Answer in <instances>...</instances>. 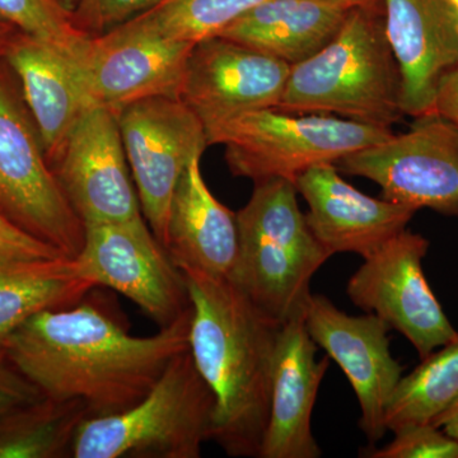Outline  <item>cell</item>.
Returning a JSON list of instances; mask_svg holds the SVG:
<instances>
[{
    "label": "cell",
    "mask_w": 458,
    "mask_h": 458,
    "mask_svg": "<svg viewBox=\"0 0 458 458\" xmlns=\"http://www.w3.org/2000/svg\"><path fill=\"white\" fill-rule=\"evenodd\" d=\"M191 312L156 335L134 336L90 291L73 306L32 316L3 342L45 396L78 400L89 418L107 417L140 403L188 351Z\"/></svg>",
    "instance_id": "6da1fadb"
},
{
    "label": "cell",
    "mask_w": 458,
    "mask_h": 458,
    "mask_svg": "<svg viewBox=\"0 0 458 458\" xmlns=\"http://www.w3.org/2000/svg\"><path fill=\"white\" fill-rule=\"evenodd\" d=\"M182 273L192 309L190 352L216 400L212 439L229 456L259 457L282 324L228 278Z\"/></svg>",
    "instance_id": "7a4b0ae2"
},
{
    "label": "cell",
    "mask_w": 458,
    "mask_h": 458,
    "mask_svg": "<svg viewBox=\"0 0 458 458\" xmlns=\"http://www.w3.org/2000/svg\"><path fill=\"white\" fill-rule=\"evenodd\" d=\"M376 2L354 5L327 47L291 66L278 110L337 114L384 128L400 122L399 66L386 35L385 11L373 12Z\"/></svg>",
    "instance_id": "3957f363"
},
{
    "label": "cell",
    "mask_w": 458,
    "mask_h": 458,
    "mask_svg": "<svg viewBox=\"0 0 458 458\" xmlns=\"http://www.w3.org/2000/svg\"><path fill=\"white\" fill-rule=\"evenodd\" d=\"M297 194L292 181L255 182L236 213L238 255L228 278L282 325L304 313L313 276L331 258L307 225Z\"/></svg>",
    "instance_id": "277c9868"
},
{
    "label": "cell",
    "mask_w": 458,
    "mask_h": 458,
    "mask_svg": "<svg viewBox=\"0 0 458 458\" xmlns=\"http://www.w3.org/2000/svg\"><path fill=\"white\" fill-rule=\"evenodd\" d=\"M216 400L190 349L131 408L89 418L75 436L73 458H199L212 441Z\"/></svg>",
    "instance_id": "5b68a950"
},
{
    "label": "cell",
    "mask_w": 458,
    "mask_h": 458,
    "mask_svg": "<svg viewBox=\"0 0 458 458\" xmlns=\"http://www.w3.org/2000/svg\"><path fill=\"white\" fill-rule=\"evenodd\" d=\"M208 144L225 146L229 171L255 182H294L315 165L333 164L388 140L391 128L327 114L284 113L278 108L250 111L214 123Z\"/></svg>",
    "instance_id": "8992f818"
},
{
    "label": "cell",
    "mask_w": 458,
    "mask_h": 458,
    "mask_svg": "<svg viewBox=\"0 0 458 458\" xmlns=\"http://www.w3.org/2000/svg\"><path fill=\"white\" fill-rule=\"evenodd\" d=\"M14 84L0 66V214L65 258L75 259L86 227L51 170L20 86Z\"/></svg>",
    "instance_id": "52a82bcc"
},
{
    "label": "cell",
    "mask_w": 458,
    "mask_h": 458,
    "mask_svg": "<svg viewBox=\"0 0 458 458\" xmlns=\"http://www.w3.org/2000/svg\"><path fill=\"white\" fill-rule=\"evenodd\" d=\"M73 260L81 278L125 295L159 328L191 311L185 276L144 216L86 225L82 250Z\"/></svg>",
    "instance_id": "ba28073f"
},
{
    "label": "cell",
    "mask_w": 458,
    "mask_h": 458,
    "mask_svg": "<svg viewBox=\"0 0 458 458\" xmlns=\"http://www.w3.org/2000/svg\"><path fill=\"white\" fill-rule=\"evenodd\" d=\"M342 174L382 189V198L458 216V126L437 113L415 117L408 131L337 161Z\"/></svg>",
    "instance_id": "9c48e42d"
},
{
    "label": "cell",
    "mask_w": 458,
    "mask_h": 458,
    "mask_svg": "<svg viewBox=\"0 0 458 458\" xmlns=\"http://www.w3.org/2000/svg\"><path fill=\"white\" fill-rule=\"evenodd\" d=\"M116 114L141 213L165 247L174 190L209 147L204 123L174 96L141 99Z\"/></svg>",
    "instance_id": "30bf717a"
},
{
    "label": "cell",
    "mask_w": 458,
    "mask_h": 458,
    "mask_svg": "<svg viewBox=\"0 0 458 458\" xmlns=\"http://www.w3.org/2000/svg\"><path fill=\"white\" fill-rule=\"evenodd\" d=\"M428 249L426 237L406 228L364 259L346 285L352 304L403 334L420 360L458 333L424 276Z\"/></svg>",
    "instance_id": "8fae6325"
},
{
    "label": "cell",
    "mask_w": 458,
    "mask_h": 458,
    "mask_svg": "<svg viewBox=\"0 0 458 458\" xmlns=\"http://www.w3.org/2000/svg\"><path fill=\"white\" fill-rule=\"evenodd\" d=\"M195 44L172 40L131 20L105 35L89 38L73 57L90 105L117 114L141 99L180 98Z\"/></svg>",
    "instance_id": "7c38bea8"
},
{
    "label": "cell",
    "mask_w": 458,
    "mask_h": 458,
    "mask_svg": "<svg viewBox=\"0 0 458 458\" xmlns=\"http://www.w3.org/2000/svg\"><path fill=\"white\" fill-rule=\"evenodd\" d=\"M50 167L84 227L143 216L117 114L108 108L81 114Z\"/></svg>",
    "instance_id": "4fadbf2b"
},
{
    "label": "cell",
    "mask_w": 458,
    "mask_h": 458,
    "mask_svg": "<svg viewBox=\"0 0 458 458\" xmlns=\"http://www.w3.org/2000/svg\"><path fill=\"white\" fill-rule=\"evenodd\" d=\"M304 324L313 342L339 364L360 405V429L370 443L387 432L386 410L403 377L390 351V327L373 313L346 315L328 298L311 294Z\"/></svg>",
    "instance_id": "5bb4252c"
},
{
    "label": "cell",
    "mask_w": 458,
    "mask_h": 458,
    "mask_svg": "<svg viewBox=\"0 0 458 458\" xmlns=\"http://www.w3.org/2000/svg\"><path fill=\"white\" fill-rule=\"evenodd\" d=\"M289 72L291 65L276 57L212 36L192 47L180 98L207 129L241 114L278 107Z\"/></svg>",
    "instance_id": "9a60e30c"
},
{
    "label": "cell",
    "mask_w": 458,
    "mask_h": 458,
    "mask_svg": "<svg viewBox=\"0 0 458 458\" xmlns=\"http://www.w3.org/2000/svg\"><path fill=\"white\" fill-rule=\"evenodd\" d=\"M309 204L307 225L328 255L366 259L408 228L417 209L363 194L346 182L333 164L315 165L294 181Z\"/></svg>",
    "instance_id": "2e32d148"
},
{
    "label": "cell",
    "mask_w": 458,
    "mask_h": 458,
    "mask_svg": "<svg viewBox=\"0 0 458 458\" xmlns=\"http://www.w3.org/2000/svg\"><path fill=\"white\" fill-rule=\"evenodd\" d=\"M386 35L399 66L401 110L434 113L442 78L458 65V16L445 0H381Z\"/></svg>",
    "instance_id": "e0dca14e"
},
{
    "label": "cell",
    "mask_w": 458,
    "mask_h": 458,
    "mask_svg": "<svg viewBox=\"0 0 458 458\" xmlns=\"http://www.w3.org/2000/svg\"><path fill=\"white\" fill-rule=\"evenodd\" d=\"M318 349L304 324V313L282 325L274 360L269 420L259 457L321 456L311 417L330 358L318 360Z\"/></svg>",
    "instance_id": "ac0fdd59"
},
{
    "label": "cell",
    "mask_w": 458,
    "mask_h": 458,
    "mask_svg": "<svg viewBox=\"0 0 458 458\" xmlns=\"http://www.w3.org/2000/svg\"><path fill=\"white\" fill-rule=\"evenodd\" d=\"M3 60L16 77L50 164L81 114L92 106L74 57L55 45L17 32Z\"/></svg>",
    "instance_id": "d6986e66"
},
{
    "label": "cell",
    "mask_w": 458,
    "mask_h": 458,
    "mask_svg": "<svg viewBox=\"0 0 458 458\" xmlns=\"http://www.w3.org/2000/svg\"><path fill=\"white\" fill-rule=\"evenodd\" d=\"M200 162H190L174 190L165 249L180 270L229 278L238 255L237 214L210 192Z\"/></svg>",
    "instance_id": "ffe728a7"
},
{
    "label": "cell",
    "mask_w": 458,
    "mask_h": 458,
    "mask_svg": "<svg viewBox=\"0 0 458 458\" xmlns=\"http://www.w3.org/2000/svg\"><path fill=\"white\" fill-rule=\"evenodd\" d=\"M357 4L348 0H269L216 36L293 66L327 47Z\"/></svg>",
    "instance_id": "44dd1931"
},
{
    "label": "cell",
    "mask_w": 458,
    "mask_h": 458,
    "mask_svg": "<svg viewBox=\"0 0 458 458\" xmlns=\"http://www.w3.org/2000/svg\"><path fill=\"white\" fill-rule=\"evenodd\" d=\"M93 289L73 259L0 256V339L38 313L73 306Z\"/></svg>",
    "instance_id": "7402d4cb"
},
{
    "label": "cell",
    "mask_w": 458,
    "mask_h": 458,
    "mask_svg": "<svg viewBox=\"0 0 458 458\" xmlns=\"http://www.w3.org/2000/svg\"><path fill=\"white\" fill-rule=\"evenodd\" d=\"M89 411L78 400L44 396L0 415V458L73 457Z\"/></svg>",
    "instance_id": "603a6c76"
},
{
    "label": "cell",
    "mask_w": 458,
    "mask_h": 458,
    "mask_svg": "<svg viewBox=\"0 0 458 458\" xmlns=\"http://www.w3.org/2000/svg\"><path fill=\"white\" fill-rule=\"evenodd\" d=\"M420 360L401 377L388 403L385 426L390 432L415 424L434 426L458 401V333Z\"/></svg>",
    "instance_id": "cb8c5ba5"
},
{
    "label": "cell",
    "mask_w": 458,
    "mask_h": 458,
    "mask_svg": "<svg viewBox=\"0 0 458 458\" xmlns=\"http://www.w3.org/2000/svg\"><path fill=\"white\" fill-rule=\"evenodd\" d=\"M269 0H158L132 18L137 25L177 41L198 42L219 35L232 22ZM367 3L372 0H348Z\"/></svg>",
    "instance_id": "d4e9b609"
},
{
    "label": "cell",
    "mask_w": 458,
    "mask_h": 458,
    "mask_svg": "<svg viewBox=\"0 0 458 458\" xmlns=\"http://www.w3.org/2000/svg\"><path fill=\"white\" fill-rule=\"evenodd\" d=\"M0 20L17 31L49 42L75 55L87 38L55 0H0Z\"/></svg>",
    "instance_id": "484cf974"
},
{
    "label": "cell",
    "mask_w": 458,
    "mask_h": 458,
    "mask_svg": "<svg viewBox=\"0 0 458 458\" xmlns=\"http://www.w3.org/2000/svg\"><path fill=\"white\" fill-rule=\"evenodd\" d=\"M369 458H458V439L433 424H415L394 432L390 445L367 451Z\"/></svg>",
    "instance_id": "4316f807"
},
{
    "label": "cell",
    "mask_w": 458,
    "mask_h": 458,
    "mask_svg": "<svg viewBox=\"0 0 458 458\" xmlns=\"http://www.w3.org/2000/svg\"><path fill=\"white\" fill-rule=\"evenodd\" d=\"M158 0H80L72 22L87 38H98L140 16Z\"/></svg>",
    "instance_id": "83f0119b"
},
{
    "label": "cell",
    "mask_w": 458,
    "mask_h": 458,
    "mask_svg": "<svg viewBox=\"0 0 458 458\" xmlns=\"http://www.w3.org/2000/svg\"><path fill=\"white\" fill-rule=\"evenodd\" d=\"M44 396L40 388L12 360L4 342L0 339V415Z\"/></svg>",
    "instance_id": "f1b7e54d"
},
{
    "label": "cell",
    "mask_w": 458,
    "mask_h": 458,
    "mask_svg": "<svg viewBox=\"0 0 458 458\" xmlns=\"http://www.w3.org/2000/svg\"><path fill=\"white\" fill-rule=\"evenodd\" d=\"M0 256L20 259H53L62 258L64 255L38 238L30 236L0 214Z\"/></svg>",
    "instance_id": "f546056e"
},
{
    "label": "cell",
    "mask_w": 458,
    "mask_h": 458,
    "mask_svg": "<svg viewBox=\"0 0 458 458\" xmlns=\"http://www.w3.org/2000/svg\"><path fill=\"white\" fill-rule=\"evenodd\" d=\"M434 113L458 126V65L442 78L437 90Z\"/></svg>",
    "instance_id": "4dcf8cb0"
},
{
    "label": "cell",
    "mask_w": 458,
    "mask_h": 458,
    "mask_svg": "<svg viewBox=\"0 0 458 458\" xmlns=\"http://www.w3.org/2000/svg\"><path fill=\"white\" fill-rule=\"evenodd\" d=\"M434 426L442 428L445 433L458 439V401L436 421Z\"/></svg>",
    "instance_id": "1f68e13d"
},
{
    "label": "cell",
    "mask_w": 458,
    "mask_h": 458,
    "mask_svg": "<svg viewBox=\"0 0 458 458\" xmlns=\"http://www.w3.org/2000/svg\"><path fill=\"white\" fill-rule=\"evenodd\" d=\"M17 32L20 31H17L13 26H11L9 23L4 22V21L0 20V59L4 57L9 45H11V42L13 40L14 36L17 35Z\"/></svg>",
    "instance_id": "d6a6232c"
},
{
    "label": "cell",
    "mask_w": 458,
    "mask_h": 458,
    "mask_svg": "<svg viewBox=\"0 0 458 458\" xmlns=\"http://www.w3.org/2000/svg\"><path fill=\"white\" fill-rule=\"evenodd\" d=\"M55 2L72 16L80 0H55Z\"/></svg>",
    "instance_id": "836d02e7"
},
{
    "label": "cell",
    "mask_w": 458,
    "mask_h": 458,
    "mask_svg": "<svg viewBox=\"0 0 458 458\" xmlns=\"http://www.w3.org/2000/svg\"><path fill=\"white\" fill-rule=\"evenodd\" d=\"M445 2H447L448 4H450L451 7L454 9V12H456L458 16V0H445Z\"/></svg>",
    "instance_id": "e575fe53"
}]
</instances>
